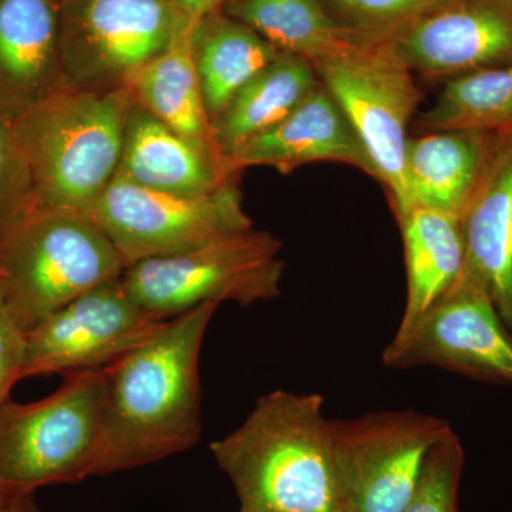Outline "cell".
<instances>
[{"instance_id":"6da1fadb","label":"cell","mask_w":512,"mask_h":512,"mask_svg":"<svg viewBox=\"0 0 512 512\" xmlns=\"http://www.w3.org/2000/svg\"><path fill=\"white\" fill-rule=\"evenodd\" d=\"M218 303L165 320L106 367L101 476L190 450L201 436L200 355Z\"/></svg>"},{"instance_id":"7a4b0ae2","label":"cell","mask_w":512,"mask_h":512,"mask_svg":"<svg viewBox=\"0 0 512 512\" xmlns=\"http://www.w3.org/2000/svg\"><path fill=\"white\" fill-rule=\"evenodd\" d=\"M320 394L276 390L244 423L211 444L249 512H350Z\"/></svg>"},{"instance_id":"3957f363","label":"cell","mask_w":512,"mask_h":512,"mask_svg":"<svg viewBox=\"0 0 512 512\" xmlns=\"http://www.w3.org/2000/svg\"><path fill=\"white\" fill-rule=\"evenodd\" d=\"M131 99L67 89L13 121L42 207L90 211L119 170Z\"/></svg>"},{"instance_id":"277c9868","label":"cell","mask_w":512,"mask_h":512,"mask_svg":"<svg viewBox=\"0 0 512 512\" xmlns=\"http://www.w3.org/2000/svg\"><path fill=\"white\" fill-rule=\"evenodd\" d=\"M124 269L120 252L86 212L42 207L0 247V293L29 332Z\"/></svg>"},{"instance_id":"5b68a950","label":"cell","mask_w":512,"mask_h":512,"mask_svg":"<svg viewBox=\"0 0 512 512\" xmlns=\"http://www.w3.org/2000/svg\"><path fill=\"white\" fill-rule=\"evenodd\" d=\"M64 377L39 402L0 406V488L35 493L101 476L106 369Z\"/></svg>"},{"instance_id":"8992f818","label":"cell","mask_w":512,"mask_h":512,"mask_svg":"<svg viewBox=\"0 0 512 512\" xmlns=\"http://www.w3.org/2000/svg\"><path fill=\"white\" fill-rule=\"evenodd\" d=\"M279 252L278 239L251 228L183 254L128 265L121 282L131 299L158 320L208 302L251 306L281 295L284 262Z\"/></svg>"},{"instance_id":"52a82bcc","label":"cell","mask_w":512,"mask_h":512,"mask_svg":"<svg viewBox=\"0 0 512 512\" xmlns=\"http://www.w3.org/2000/svg\"><path fill=\"white\" fill-rule=\"evenodd\" d=\"M312 66L352 124L399 221L410 211L404 156L421 100L412 70L387 43H349Z\"/></svg>"},{"instance_id":"ba28073f","label":"cell","mask_w":512,"mask_h":512,"mask_svg":"<svg viewBox=\"0 0 512 512\" xmlns=\"http://www.w3.org/2000/svg\"><path fill=\"white\" fill-rule=\"evenodd\" d=\"M191 25L171 0H60L59 52L67 87L127 89Z\"/></svg>"},{"instance_id":"9c48e42d","label":"cell","mask_w":512,"mask_h":512,"mask_svg":"<svg viewBox=\"0 0 512 512\" xmlns=\"http://www.w3.org/2000/svg\"><path fill=\"white\" fill-rule=\"evenodd\" d=\"M87 215L110 238L126 266L183 254L254 228L237 178L210 194L188 197L148 190L116 175Z\"/></svg>"},{"instance_id":"30bf717a","label":"cell","mask_w":512,"mask_h":512,"mask_svg":"<svg viewBox=\"0 0 512 512\" xmlns=\"http://www.w3.org/2000/svg\"><path fill=\"white\" fill-rule=\"evenodd\" d=\"M330 430L350 512H402L431 448L453 431L447 420L416 410L330 420Z\"/></svg>"},{"instance_id":"8fae6325","label":"cell","mask_w":512,"mask_h":512,"mask_svg":"<svg viewBox=\"0 0 512 512\" xmlns=\"http://www.w3.org/2000/svg\"><path fill=\"white\" fill-rule=\"evenodd\" d=\"M163 322L131 299L120 276L29 330L23 379L106 369L150 338Z\"/></svg>"},{"instance_id":"7c38bea8","label":"cell","mask_w":512,"mask_h":512,"mask_svg":"<svg viewBox=\"0 0 512 512\" xmlns=\"http://www.w3.org/2000/svg\"><path fill=\"white\" fill-rule=\"evenodd\" d=\"M390 367L437 366L512 386V332L487 292L460 275L402 343L383 353Z\"/></svg>"},{"instance_id":"4fadbf2b","label":"cell","mask_w":512,"mask_h":512,"mask_svg":"<svg viewBox=\"0 0 512 512\" xmlns=\"http://www.w3.org/2000/svg\"><path fill=\"white\" fill-rule=\"evenodd\" d=\"M383 43L429 77L511 64L512 0H440Z\"/></svg>"},{"instance_id":"5bb4252c","label":"cell","mask_w":512,"mask_h":512,"mask_svg":"<svg viewBox=\"0 0 512 512\" xmlns=\"http://www.w3.org/2000/svg\"><path fill=\"white\" fill-rule=\"evenodd\" d=\"M59 32L60 0H0V116L9 123L69 89Z\"/></svg>"},{"instance_id":"9a60e30c","label":"cell","mask_w":512,"mask_h":512,"mask_svg":"<svg viewBox=\"0 0 512 512\" xmlns=\"http://www.w3.org/2000/svg\"><path fill=\"white\" fill-rule=\"evenodd\" d=\"M319 161L353 165L376 178L348 117L320 82L289 116L244 144L228 164L234 173L248 167H272L288 174Z\"/></svg>"},{"instance_id":"2e32d148","label":"cell","mask_w":512,"mask_h":512,"mask_svg":"<svg viewBox=\"0 0 512 512\" xmlns=\"http://www.w3.org/2000/svg\"><path fill=\"white\" fill-rule=\"evenodd\" d=\"M116 175L148 190L197 197L218 190L238 173L220 154L175 133L133 97Z\"/></svg>"},{"instance_id":"e0dca14e","label":"cell","mask_w":512,"mask_h":512,"mask_svg":"<svg viewBox=\"0 0 512 512\" xmlns=\"http://www.w3.org/2000/svg\"><path fill=\"white\" fill-rule=\"evenodd\" d=\"M460 221L461 274L487 292L512 332V130L498 136L483 180Z\"/></svg>"},{"instance_id":"ac0fdd59","label":"cell","mask_w":512,"mask_h":512,"mask_svg":"<svg viewBox=\"0 0 512 512\" xmlns=\"http://www.w3.org/2000/svg\"><path fill=\"white\" fill-rule=\"evenodd\" d=\"M498 136L446 130L410 137L404 156L410 210L424 207L461 220L483 180Z\"/></svg>"},{"instance_id":"d6986e66","label":"cell","mask_w":512,"mask_h":512,"mask_svg":"<svg viewBox=\"0 0 512 512\" xmlns=\"http://www.w3.org/2000/svg\"><path fill=\"white\" fill-rule=\"evenodd\" d=\"M407 269V298L402 322L392 345L402 343L443 298L464 268L460 218L413 207L399 220Z\"/></svg>"},{"instance_id":"ffe728a7","label":"cell","mask_w":512,"mask_h":512,"mask_svg":"<svg viewBox=\"0 0 512 512\" xmlns=\"http://www.w3.org/2000/svg\"><path fill=\"white\" fill-rule=\"evenodd\" d=\"M319 84L309 60L279 53L211 121L212 138L225 160L271 130L292 113Z\"/></svg>"},{"instance_id":"44dd1931","label":"cell","mask_w":512,"mask_h":512,"mask_svg":"<svg viewBox=\"0 0 512 512\" xmlns=\"http://www.w3.org/2000/svg\"><path fill=\"white\" fill-rule=\"evenodd\" d=\"M190 45L202 99L211 121L255 74L281 53L264 37L221 9L194 23Z\"/></svg>"},{"instance_id":"7402d4cb","label":"cell","mask_w":512,"mask_h":512,"mask_svg":"<svg viewBox=\"0 0 512 512\" xmlns=\"http://www.w3.org/2000/svg\"><path fill=\"white\" fill-rule=\"evenodd\" d=\"M188 26L173 45L150 60L134 76L128 89L165 126L204 150L222 156L212 138L211 120L202 99L200 82L192 62Z\"/></svg>"},{"instance_id":"603a6c76","label":"cell","mask_w":512,"mask_h":512,"mask_svg":"<svg viewBox=\"0 0 512 512\" xmlns=\"http://www.w3.org/2000/svg\"><path fill=\"white\" fill-rule=\"evenodd\" d=\"M221 10L279 52L303 57L312 64L352 43L329 18L320 0H227Z\"/></svg>"},{"instance_id":"cb8c5ba5","label":"cell","mask_w":512,"mask_h":512,"mask_svg":"<svg viewBox=\"0 0 512 512\" xmlns=\"http://www.w3.org/2000/svg\"><path fill=\"white\" fill-rule=\"evenodd\" d=\"M424 130H512V63L448 80L436 103L421 114Z\"/></svg>"},{"instance_id":"d4e9b609","label":"cell","mask_w":512,"mask_h":512,"mask_svg":"<svg viewBox=\"0 0 512 512\" xmlns=\"http://www.w3.org/2000/svg\"><path fill=\"white\" fill-rule=\"evenodd\" d=\"M352 43H383L440 0H320Z\"/></svg>"},{"instance_id":"484cf974","label":"cell","mask_w":512,"mask_h":512,"mask_svg":"<svg viewBox=\"0 0 512 512\" xmlns=\"http://www.w3.org/2000/svg\"><path fill=\"white\" fill-rule=\"evenodd\" d=\"M42 208L12 123L0 116V247Z\"/></svg>"},{"instance_id":"4316f807","label":"cell","mask_w":512,"mask_h":512,"mask_svg":"<svg viewBox=\"0 0 512 512\" xmlns=\"http://www.w3.org/2000/svg\"><path fill=\"white\" fill-rule=\"evenodd\" d=\"M463 468V446L453 430L431 448L419 484L402 512H458Z\"/></svg>"},{"instance_id":"83f0119b","label":"cell","mask_w":512,"mask_h":512,"mask_svg":"<svg viewBox=\"0 0 512 512\" xmlns=\"http://www.w3.org/2000/svg\"><path fill=\"white\" fill-rule=\"evenodd\" d=\"M26 355L28 332L0 293V406L8 402L13 386L23 379Z\"/></svg>"},{"instance_id":"f1b7e54d","label":"cell","mask_w":512,"mask_h":512,"mask_svg":"<svg viewBox=\"0 0 512 512\" xmlns=\"http://www.w3.org/2000/svg\"><path fill=\"white\" fill-rule=\"evenodd\" d=\"M0 512H45L36 503L35 493L0 488Z\"/></svg>"},{"instance_id":"f546056e","label":"cell","mask_w":512,"mask_h":512,"mask_svg":"<svg viewBox=\"0 0 512 512\" xmlns=\"http://www.w3.org/2000/svg\"><path fill=\"white\" fill-rule=\"evenodd\" d=\"M171 2L185 20L195 23L208 13L221 9L227 0H171Z\"/></svg>"},{"instance_id":"4dcf8cb0","label":"cell","mask_w":512,"mask_h":512,"mask_svg":"<svg viewBox=\"0 0 512 512\" xmlns=\"http://www.w3.org/2000/svg\"><path fill=\"white\" fill-rule=\"evenodd\" d=\"M238 512H249V511H245V510H238Z\"/></svg>"}]
</instances>
